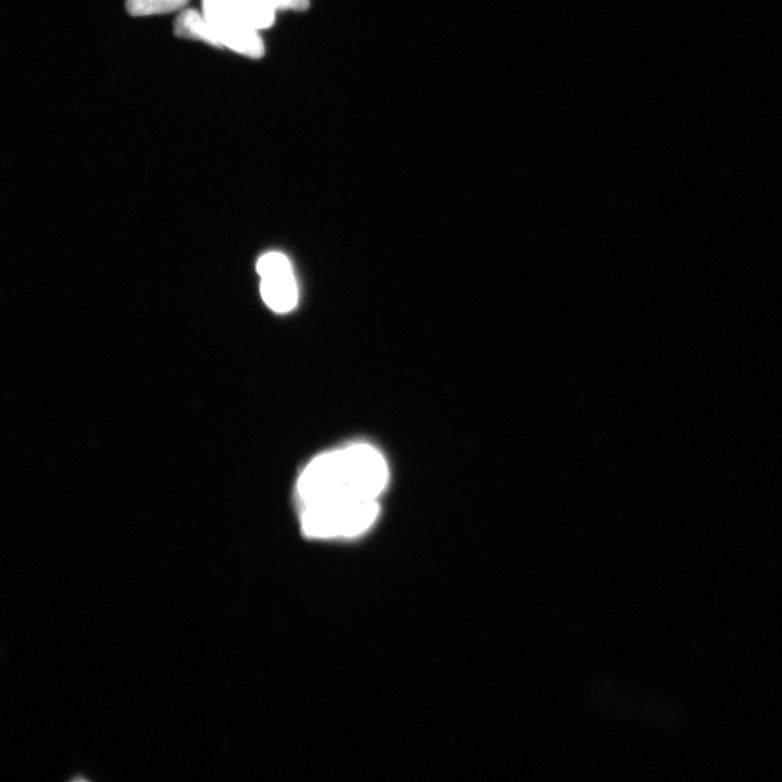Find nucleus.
<instances>
[{
	"mask_svg": "<svg viewBox=\"0 0 782 782\" xmlns=\"http://www.w3.org/2000/svg\"><path fill=\"white\" fill-rule=\"evenodd\" d=\"M389 479L383 454L369 444H353L313 459L297 482L299 507L378 501Z\"/></svg>",
	"mask_w": 782,
	"mask_h": 782,
	"instance_id": "obj_1",
	"label": "nucleus"
},
{
	"mask_svg": "<svg viewBox=\"0 0 782 782\" xmlns=\"http://www.w3.org/2000/svg\"><path fill=\"white\" fill-rule=\"evenodd\" d=\"M378 514V501L300 508L301 531L314 539L358 537L372 527Z\"/></svg>",
	"mask_w": 782,
	"mask_h": 782,
	"instance_id": "obj_2",
	"label": "nucleus"
},
{
	"mask_svg": "<svg viewBox=\"0 0 782 782\" xmlns=\"http://www.w3.org/2000/svg\"><path fill=\"white\" fill-rule=\"evenodd\" d=\"M261 296L275 312L292 311L298 304V287L292 264L282 252H269L260 258Z\"/></svg>",
	"mask_w": 782,
	"mask_h": 782,
	"instance_id": "obj_3",
	"label": "nucleus"
},
{
	"mask_svg": "<svg viewBox=\"0 0 782 782\" xmlns=\"http://www.w3.org/2000/svg\"><path fill=\"white\" fill-rule=\"evenodd\" d=\"M206 9L211 24H239L258 31L270 28L275 19L268 0H206Z\"/></svg>",
	"mask_w": 782,
	"mask_h": 782,
	"instance_id": "obj_4",
	"label": "nucleus"
},
{
	"mask_svg": "<svg viewBox=\"0 0 782 782\" xmlns=\"http://www.w3.org/2000/svg\"><path fill=\"white\" fill-rule=\"evenodd\" d=\"M212 27L222 46L249 58L258 59L264 55V45L258 30L230 23L212 24Z\"/></svg>",
	"mask_w": 782,
	"mask_h": 782,
	"instance_id": "obj_5",
	"label": "nucleus"
},
{
	"mask_svg": "<svg viewBox=\"0 0 782 782\" xmlns=\"http://www.w3.org/2000/svg\"><path fill=\"white\" fill-rule=\"evenodd\" d=\"M174 33L181 39L200 41L218 48L222 47L208 18L195 9H186L181 12L174 22Z\"/></svg>",
	"mask_w": 782,
	"mask_h": 782,
	"instance_id": "obj_6",
	"label": "nucleus"
},
{
	"mask_svg": "<svg viewBox=\"0 0 782 782\" xmlns=\"http://www.w3.org/2000/svg\"><path fill=\"white\" fill-rule=\"evenodd\" d=\"M189 0H126L125 8L132 17L167 15L183 9Z\"/></svg>",
	"mask_w": 782,
	"mask_h": 782,
	"instance_id": "obj_7",
	"label": "nucleus"
},
{
	"mask_svg": "<svg viewBox=\"0 0 782 782\" xmlns=\"http://www.w3.org/2000/svg\"><path fill=\"white\" fill-rule=\"evenodd\" d=\"M269 4L276 10H295L304 11L309 8L310 0H268Z\"/></svg>",
	"mask_w": 782,
	"mask_h": 782,
	"instance_id": "obj_8",
	"label": "nucleus"
}]
</instances>
